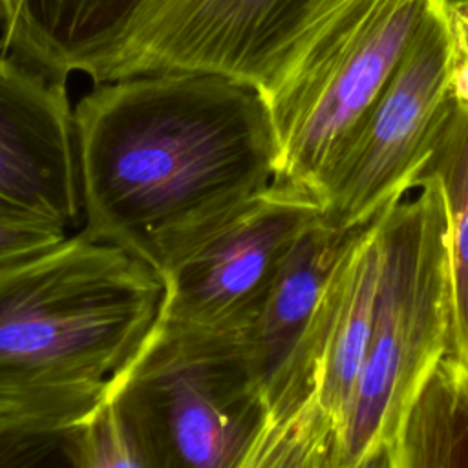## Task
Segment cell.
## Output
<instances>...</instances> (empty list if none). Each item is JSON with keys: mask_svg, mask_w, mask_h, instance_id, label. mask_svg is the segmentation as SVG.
Instances as JSON below:
<instances>
[{"mask_svg": "<svg viewBox=\"0 0 468 468\" xmlns=\"http://www.w3.org/2000/svg\"><path fill=\"white\" fill-rule=\"evenodd\" d=\"M0 26H2V11H0Z\"/></svg>", "mask_w": 468, "mask_h": 468, "instance_id": "cell-17", "label": "cell"}, {"mask_svg": "<svg viewBox=\"0 0 468 468\" xmlns=\"http://www.w3.org/2000/svg\"><path fill=\"white\" fill-rule=\"evenodd\" d=\"M325 0H141L86 77L95 84L159 71L216 73L265 95Z\"/></svg>", "mask_w": 468, "mask_h": 468, "instance_id": "cell-7", "label": "cell"}, {"mask_svg": "<svg viewBox=\"0 0 468 468\" xmlns=\"http://www.w3.org/2000/svg\"><path fill=\"white\" fill-rule=\"evenodd\" d=\"M66 238V230L42 225L0 219V263L49 249Z\"/></svg>", "mask_w": 468, "mask_h": 468, "instance_id": "cell-16", "label": "cell"}, {"mask_svg": "<svg viewBox=\"0 0 468 468\" xmlns=\"http://www.w3.org/2000/svg\"><path fill=\"white\" fill-rule=\"evenodd\" d=\"M68 79L0 51V219L77 227L82 214Z\"/></svg>", "mask_w": 468, "mask_h": 468, "instance_id": "cell-9", "label": "cell"}, {"mask_svg": "<svg viewBox=\"0 0 468 468\" xmlns=\"http://www.w3.org/2000/svg\"><path fill=\"white\" fill-rule=\"evenodd\" d=\"M163 296L150 265L80 232L0 263V415L82 420L148 336Z\"/></svg>", "mask_w": 468, "mask_h": 468, "instance_id": "cell-2", "label": "cell"}, {"mask_svg": "<svg viewBox=\"0 0 468 468\" xmlns=\"http://www.w3.org/2000/svg\"><path fill=\"white\" fill-rule=\"evenodd\" d=\"M433 0H325L263 95L278 144L274 183L309 196L369 110Z\"/></svg>", "mask_w": 468, "mask_h": 468, "instance_id": "cell-5", "label": "cell"}, {"mask_svg": "<svg viewBox=\"0 0 468 468\" xmlns=\"http://www.w3.org/2000/svg\"><path fill=\"white\" fill-rule=\"evenodd\" d=\"M318 201L271 183L165 278L159 313L212 329H245L298 238L318 219Z\"/></svg>", "mask_w": 468, "mask_h": 468, "instance_id": "cell-8", "label": "cell"}, {"mask_svg": "<svg viewBox=\"0 0 468 468\" xmlns=\"http://www.w3.org/2000/svg\"><path fill=\"white\" fill-rule=\"evenodd\" d=\"M79 422L0 415V468L68 466V444Z\"/></svg>", "mask_w": 468, "mask_h": 468, "instance_id": "cell-15", "label": "cell"}, {"mask_svg": "<svg viewBox=\"0 0 468 468\" xmlns=\"http://www.w3.org/2000/svg\"><path fill=\"white\" fill-rule=\"evenodd\" d=\"M384 468H468V355L446 351L408 404Z\"/></svg>", "mask_w": 468, "mask_h": 468, "instance_id": "cell-12", "label": "cell"}, {"mask_svg": "<svg viewBox=\"0 0 468 468\" xmlns=\"http://www.w3.org/2000/svg\"><path fill=\"white\" fill-rule=\"evenodd\" d=\"M433 183L444 208L452 287L450 349L468 355V108L448 97L431 132L411 188Z\"/></svg>", "mask_w": 468, "mask_h": 468, "instance_id": "cell-13", "label": "cell"}, {"mask_svg": "<svg viewBox=\"0 0 468 468\" xmlns=\"http://www.w3.org/2000/svg\"><path fill=\"white\" fill-rule=\"evenodd\" d=\"M367 223L336 229L320 218L311 225L283 260L250 324L239 329L267 410L313 327L336 265Z\"/></svg>", "mask_w": 468, "mask_h": 468, "instance_id": "cell-10", "label": "cell"}, {"mask_svg": "<svg viewBox=\"0 0 468 468\" xmlns=\"http://www.w3.org/2000/svg\"><path fill=\"white\" fill-rule=\"evenodd\" d=\"M457 35L450 0H433L388 82L320 174L322 221L353 229L411 190L450 97Z\"/></svg>", "mask_w": 468, "mask_h": 468, "instance_id": "cell-6", "label": "cell"}, {"mask_svg": "<svg viewBox=\"0 0 468 468\" xmlns=\"http://www.w3.org/2000/svg\"><path fill=\"white\" fill-rule=\"evenodd\" d=\"M69 468H150L132 426L106 395L73 430L68 444Z\"/></svg>", "mask_w": 468, "mask_h": 468, "instance_id": "cell-14", "label": "cell"}, {"mask_svg": "<svg viewBox=\"0 0 468 468\" xmlns=\"http://www.w3.org/2000/svg\"><path fill=\"white\" fill-rule=\"evenodd\" d=\"M150 468H247L267 406L239 329L157 314L148 336L108 388Z\"/></svg>", "mask_w": 468, "mask_h": 468, "instance_id": "cell-4", "label": "cell"}, {"mask_svg": "<svg viewBox=\"0 0 468 468\" xmlns=\"http://www.w3.org/2000/svg\"><path fill=\"white\" fill-rule=\"evenodd\" d=\"M378 214V283L364 366L338 442L336 468H384L402 413L450 349L452 287L437 186Z\"/></svg>", "mask_w": 468, "mask_h": 468, "instance_id": "cell-3", "label": "cell"}, {"mask_svg": "<svg viewBox=\"0 0 468 468\" xmlns=\"http://www.w3.org/2000/svg\"><path fill=\"white\" fill-rule=\"evenodd\" d=\"M141 0H0V51L51 75H88Z\"/></svg>", "mask_w": 468, "mask_h": 468, "instance_id": "cell-11", "label": "cell"}, {"mask_svg": "<svg viewBox=\"0 0 468 468\" xmlns=\"http://www.w3.org/2000/svg\"><path fill=\"white\" fill-rule=\"evenodd\" d=\"M84 227L165 278L276 172L263 95L234 79L159 71L95 84L73 108Z\"/></svg>", "mask_w": 468, "mask_h": 468, "instance_id": "cell-1", "label": "cell"}]
</instances>
